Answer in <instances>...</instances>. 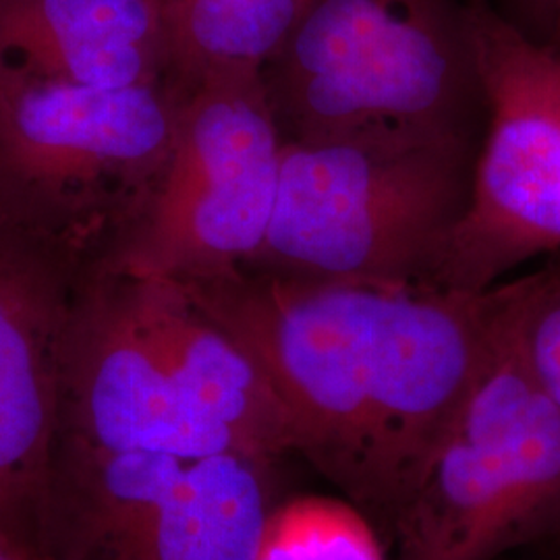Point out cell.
<instances>
[{
	"mask_svg": "<svg viewBox=\"0 0 560 560\" xmlns=\"http://www.w3.org/2000/svg\"><path fill=\"white\" fill-rule=\"evenodd\" d=\"M179 284L260 365L293 453L393 525L421 457L483 358L492 289L252 268Z\"/></svg>",
	"mask_w": 560,
	"mask_h": 560,
	"instance_id": "6da1fadb",
	"label": "cell"
},
{
	"mask_svg": "<svg viewBox=\"0 0 560 560\" xmlns=\"http://www.w3.org/2000/svg\"><path fill=\"white\" fill-rule=\"evenodd\" d=\"M261 85L284 143L483 138L463 0H312Z\"/></svg>",
	"mask_w": 560,
	"mask_h": 560,
	"instance_id": "7a4b0ae2",
	"label": "cell"
},
{
	"mask_svg": "<svg viewBox=\"0 0 560 560\" xmlns=\"http://www.w3.org/2000/svg\"><path fill=\"white\" fill-rule=\"evenodd\" d=\"M480 145L284 143L272 221L260 252L241 268L434 284L469 208Z\"/></svg>",
	"mask_w": 560,
	"mask_h": 560,
	"instance_id": "3957f363",
	"label": "cell"
},
{
	"mask_svg": "<svg viewBox=\"0 0 560 560\" xmlns=\"http://www.w3.org/2000/svg\"><path fill=\"white\" fill-rule=\"evenodd\" d=\"M488 347L393 521L399 560H494L560 525V409L521 360L499 287Z\"/></svg>",
	"mask_w": 560,
	"mask_h": 560,
	"instance_id": "277c9868",
	"label": "cell"
},
{
	"mask_svg": "<svg viewBox=\"0 0 560 560\" xmlns=\"http://www.w3.org/2000/svg\"><path fill=\"white\" fill-rule=\"evenodd\" d=\"M191 92L98 90L0 67V208L101 260L152 198Z\"/></svg>",
	"mask_w": 560,
	"mask_h": 560,
	"instance_id": "5b68a950",
	"label": "cell"
},
{
	"mask_svg": "<svg viewBox=\"0 0 560 560\" xmlns=\"http://www.w3.org/2000/svg\"><path fill=\"white\" fill-rule=\"evenodd\" d=\"M275 463L57 448L44 560H254Z\"/></svg>",
	"mask_w": 560,
	"mask_h": 560,
	"instance_id": "8992f818",
	"label": "cell"
},
{
	"mask_svg": "<svg viewBox=\"0 0 560 560\" xmlns=\"http://www.w3.org/2000/svg\"><path fill=\"white\" fill-rule=\"evenodd\" d=\"M486 104L469 208L434 284L483 293L560 252V48L521 32L492 0H463Z\"/></svg>",
	"mask_w": 560,
	"mask_h": 560,
	"instance_id": "52a82bcc",
	"label": "cell"
},
{
	"mask_svg": "<svg viewBox=\"0 0 560 560\" xmlns=\"http://www.w3.org/2000/svg\"><path fill=\"white\" fill-rule=\"evenodd\" d=\"M282 145L261 80L196 88L152 198L104 258L175 282L219 277L254 260L277 203Z\"/></svg>",
	"mask_w": 560,
	"mask_h": 560,
	"instance_id": "ba28073f",
	"label": "cell"
},
{
	"mask_svg": "<svg viewBox=\"0 0 560 560\" xmlns=\"http://www.w3.org/2000/svg\"><path fill=\"white\" fill-rule=\"evenodd\" d=\"M57 448L185 459L237 453L164 360L129 272L106 258L88 266L67 328Z\"/></svg>",
	"mask_w": 560,
	"mask_h": 560,
	"instance_id": "9c48e42d",
	"label": "cell"
},
{
	"mask_svg": "<svg viewBox=\"0 0 560 560\" xmlns=\"http://www.w3.org/2000/svg\"><path fill=\"white\" fill-rule=\"evenodd\" d=\"M94 261L0 208V536L38 555L59 441L67 328Z\"/></svg>",
	"mask_w": 560,
	"mask_h": 560,
	"instance_id": "30bf717a",
	"label": "cell"
},
{
	"mask_svg": "<svg viewBox=\"0 0 560 560\" xmlns=\"http://www.w3.org/2000/svg\"><path fill=\"white\" fill-rule=\"evenodd\" d=\"M166 9L168 0H0V67L98 90L171 81Z\"/></svg>",
	"mask_w": 560,
	"mask_h": 560,
	"instance_id": "8fae6325",
	"label": "cell"
},
{
	"mask_svg": "<svg viewBox=\"0 0 560 560\" xmlns=\"http://www.w3.org/2000/svg\"><path fill=\"white\" fill-rule=\"evenodd\" d=\"M310 2L168 0L171 81L194 92L206 83L261 80Z\"/></svg>",
	"mask_w": 560,
	"mask_h": 560,
	"instance_id": "7c38bea8",
	"label": "cell"
},
{
	"mask_svg": "<svg viewBox=\"0 0 560 560\" xmlns=\"http://www.w3.org/2000/svg\"><path fill=\"white\" fill-rule=\"evenodd\" d=\"M254 560H388L374 517L347 497L298 494L270 504Z\"/></svg>",
	"mask_w": 560,
	"mask_h": 560,
	"instance_id": "4fadbf2b",
	"label": "cell"
},
{
	"mask_svg": "<svg viewBox=\"0 0 560 560\" xmlns=\"http://www.w3.org/2000/svg\"><path fill=\"white\" fill-rule=\"evenodd\" d=\"M497 287L521 360L560 409V252Z\"/></svg>",
	"mask_w": 560,
	"mask_h": 560,
	"instance_id": "5bb4252c",
	"label": "cell"
},
{
	"mask_svg": "<svg viewBox=\"0 0 560 560\" xmlns=\"http://www.w3.org/2000/svg\"><path fill=\"white\" fill-rule=\"evenodd\" d=\"M494 7L529 38L552 42L560 18V0H497Z\"/></svg>",
	"mask_w": 560,
	"mask_h": 560,
	"instance_id": "9a60e30c",
	"label": "cell"
},
{
	"mask_svg": "<svg viewBox=\"0 0 560 560\" xmlns=\"http://www.w3.org/2000/svg\"><path fill=\"white\" fill-rule=\"evenodd\" d=\"M0 560H44L36 550L0 536Z\"/></svg>",
	"mask_w": 560,
	"mask_h": 560,
	"instance_id": "2e32d148",
	"label": "cell"
},
{
	"mask_svg": "<svg viewBox=\"0 0 560 560\" xmlns=\"http://www.w3.org/2000/svg\"><path fill=\"white\" fill-rule=\"evenodd\" d=\"M550 44H555V46H559L560 48V18L559 23H557V30H555V36H552V42Z\"/></svg>",
	"mask_w": 560,
	"mask_h": 560,
	"instance_id": "e0dca14e",
	"label": "cell"
}]
</instances>
